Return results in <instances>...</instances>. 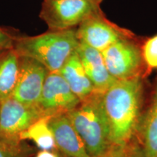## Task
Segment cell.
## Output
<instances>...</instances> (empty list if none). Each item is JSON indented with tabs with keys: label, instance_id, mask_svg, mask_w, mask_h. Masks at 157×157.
Here are the masks:
<instances>
[{
	"label": "cell",
	"instance_id": "cell-14",
	"mask_svg": "<svg viewBox=\"0 0 157 157\" xmlns=\"http://www.w3.org/2000/svg\"><path fill=\"white\" fill-rule=\"evenodd\" d=\"M143 154L144 157H157V83L143 124Z\"/></svg>",
	"mask_w": 157,
	"mask_h": 157
},
{
	"label": "cell",
	"instance_id": "cell-2",
	"mask_svg": "<svg viewBox=\"0 0 157 157\" xmlns=\"http://www.w3.org/2000/svg\"><path fill=\"white\" fill-rule=\"evenodd\" d=\"M78 44L76 29L49 30L36 36L18 35L13 49L20 56L37 60L49 72H60Z\"/></svg>",
	"mask_w": 157,
	"mask_h": 157
},
{
	"label": "cell",
	"instance_id": "cell-11",
	"mask_svg": "<svg viewBox=\"0 0 157 157\" xmlns=\"http://www.w3.org/2000/svg\"><path fill=\"white\" fill-rule=\"evenodd\" d=\"M76 52L95 91L103 93L116 79L108 71L101 52L80 42Z\"/></svg>",
	"mask_w": 157,
	"mask_h": 157
},
{
	"label": "cell",
	"instance_id": "cell-19",
	"mask_svg": "<svg viewBox=\"0 0 157 157\" xmlns=\"http://www.w3.org/2000/svg\"><path fill=\"white\" fill-rule=\"evenodd\" d=\"M17 36L18 35L14 34L8 29L0 27V56L14 48Z\"/></svg>",
	"mask_w": 157,
	"mask_h": 157
},
{
	"label": "cell",
	"instance_id": "cell-13",
	"mask_svg": "<svg viewBox=\"0 0 157 157\" xmlns=\"http://www.w3.org/2000/svg\"><path fill=\"white\" fill-rule=\"evenodd\" d=\"M20 56L14 49L0 56V101L12 96L19 73Z\"/></svg>",
	"mask_w": 157,
	"mask_h": 157
},
{
	"label": "cell",
	"instance_id": "cell-6",
	"mask_svg": "<svg viewBox=\"0 0 157 157\" xmlns=\"http://www.w3.org/2000/svg\"><path fill=\"white\" fill-rule=\"evenodd\" d=\"M44 116L38 105H26L12 96L3 100L0 103V140L21 143V133Z\"/></svg>",
	"mask_w": 157,
	"mask_h": 157
},
{
	"label": "cell",
	"instance_id": "cell-10",
	"mask_svg": "<svg viewBox=\"0 0 157 157\" xmlns=\"http://www.w3.org/2000/svg\"><path fill=\"white\" fill-rule=\"evenodd\" d=\"M49 124L56 146L67 157H91L66 114L53 116Z\"/></svg>",
	"mask_w": 157,
	"mask_h": 157
},
{
	"label": "cell",
	"instance_id": "cell-15",
	"mask_svg": "<svg viewBox=\"0 0 157 157\" xmlns=\"http://www.w3.org/2000/svg\"><path fill=\"white\" fill-rule=\"evenodd\" d=\"M52 117L44 116L32 124L20 135V140H31L40 150L52 151L56 148L52 129L49 121Z\"/></svg>",
	"mask_w": 157,
	"mask_h": 157
},
{
	"label": "cell",
	"instance_id": "cell-1",
	"mask_svg": "<svg viewBox=\"0 0 157 157\" xmlns=\"http://www.w3.org/2000/svg\"><path fill=\"white\" fill-rule=\"evenodd\" d=\"M143 93L140 76L116 79L102 93V105L112 146H126L132 140L138 124Z\"/></svg>",
	"mask_w": 157,
	"mask_h": 157
},
{
	"label": "cell",
	"instance_id": "cell-8",
	"mask_svg": "<svg viewBox=\"0 0 157 157\" xmlns=\"http://www.w3.org/2000/svg\"><path fill=\"white\" fill-rule=\"evenodd\" d=\"M80 102L60 72H48L37 104L44 116L66 114Z\"/></svg>",
	"mask_w": 157,
	"mask_h": 157
},
{
	"label": "cell",
	"instance_id": "cell-5",
	"mask_svg": "<svg viewBox=\"0 0 157 157\" xmlns=\"http://www.w3.org/2000/svg\"><path fill=\"white\" fill-rule=\"evenodd\" d=\"M142 41L137 36L121 39L102 51L109 72L115 79L140 76L145 66Z\"/></svg>",
	"mask_w": 157,
	"mask_h": 157
},
{
	"label": "cell",
	"instance_id": "cell-21",
	"mask_svg": "<svg viewBox=\"0 0 157 157\" xmlns=\"http://www.w3.org/2000/svg\"><path fill=\"white\" fill-rule=\"evenodd\" d=\"M0 103H1V101H0Z\"/></svg>",
	"mask_w": 157,
	"mask_h": 157
},
{
	"label": "cell",
	"instance_id": "cell-20",
	"mask_svg": "<svg viewBox=\"0 0 157 157\" xmlns=\"http://www.w3.org/2000/svg\"><path fill=\"white\" fill-rule=\"evenodd\" d=\"M34 157H60L58 154L52 151L40 150Z\"/></svg>",
	"mask_w": 157,
	"mask_h": 157
},
{
	"label": "cell",
	"instance_id": "cell-16",
	"mask_svg": "<svg viewBox=\"0 0 157 157\" xmlns=\"http://www.w3.org/2000/svg\"><path fill=\"white\" fill-rule=\"evenodd\" d=\"M142 52L145 66L148 69L157 68V34L146 39L142 44Z\"/></svg>",
	"mask_w": 157,
	"mask_h": 157
},
{
	"label": "cell",
	"instance_id": "cell-3",
	"mask_svg": "<svg viewBox=\"0 0 157 157\" xmlns=\"http://www.w3.org/2000/svg\"><path fill=\"white\" fill-rule=\"evenodd\" d=\"M101 95L95 92L66 113L91 157H101L112 146Z\"/></svg>",
	"mask_w": 157,
	"mask_h": 157
},
{
	"label": "cell",
	"instance_id": "cell-4",
	"mask_svg": "<svg viewBox=\"0 0 157 157\" xmlns=\"http://www.w3.org/2000/svg\"><path fill=\"white\" fill-rule=\"evenodd\" d=\"M103 0H43L39 17L49 30L76 29L101 10Z\"/></svg>",
	"mask_w": 157,
	"mask_h": 157
},
{
	"label": "cell",
	"instance_id": "cell-12",
	"mask_svg": "<svg viewBox=\"0 0 157 157\" xmlns=\"http://www.w3.org/2000/svg\"><path fill=\"white\" fill-rule=\"evenodd\" d=\"M60 74L80 101L89 98L96 92L93 83L86 74L76 50L68 59Z\"/></svg>",
	"mask_w": 157,
	"mask_h": 157
},
{
	"label": "cell",
	"instance_id": "cell-17",
	"mask_svg": "<svg viewBox=\"0 0 157 157\" xmlns=\"http://www.w3.org/2000/svg\"><path fill=\"white\" fill-rule=\"evenodd\" d=\"M29 151L21 143L0 140V157H28Z\"/></svg>",
	"mask_w": 157,
	"mask_h": 157
},
{
	"label": "cell",
	"instance_id": "cell-18",
	"mask_svg": "<svg viewBox=\"0 0 157 157\" xmlns=\"http://www.w3.org/2000/svg\"><path fill=\"white\" fill-rule=\"evenodd\" d=\"M101 157H141L135 149L129 144L123 146H111Z\"/></svg>",
	"mask_w": 157,
	"mask_h": 157
},
{
	"label": "cell",
	"instance_id": "cell-7",
	"mask_svg": "<svg viewBox=\"0 0 157 157\" xmlns=\"http://www.w3.org/2000/svg\"><path fill=\"white\" fill-rule=\"evenodd\" d=\"M76 33L80 42L100 52L119 39L136 36L131 31L109 21L102 10L80 23L76 28Z\"/></svg>",
	"mask_w": 157,
	"mask_h": 157
},
{
	"label": "cell",
	"instance_id": "cell-9",
	"mask_svg": "<svg viewBox=\"0 0 157 157\" xmlns=\"http://www.w3.org/2000/svg\"><path fill=\"white\" fill-rule=\"evenodd\" d=\"M48 72L37 60L20 56L18 76L12 97L26 105H37Z\"/></svg>",
	"mask_w": 157,
	"mask_h": 157
}]
</instances>
